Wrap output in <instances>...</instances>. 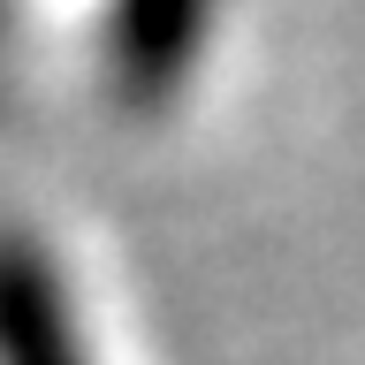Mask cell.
<instances>
[{
    "label": "cell",
    "mask_w": 365,
    "mask_h": 365,
    "mask_svg": "<svg viewBox=\"0 0 365 365\" xmlns=\"http://www.w3.org/2000/svg\"><path fill=\"white\" fill-rule=\"evenodd\" d=\"M0 365H91L61 274L31 236H0Z\"/></svg>",
    "instance_id": "1"
},
{
    "label": "cell",
    "mask_w": 365,
    "mask_h": 365,
    "mask_svg": "<svg viewBox=\"0 0 365 365\" xmlns=\"http://www.w3.org/2000/svg\"><path fill=\"white\" fill-rule=\"evenodd\" d=\"M205 16H213V0H114V23H107L114 91H130V99L175 91L205 38Z\"/></svg>",
    "instance_id": "2"
}]
</instances>
